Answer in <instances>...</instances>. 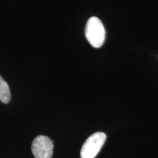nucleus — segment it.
<instances>
[{
	"instance_id": "obj_1",
	"label": "nucleus",
	"mask_w": 158,
	"mask_h": 158,
	"mask_svg": "<svg viewBox=\"0 0 158 158\" xmlns=\"http://www.w3.org/2000/svg\"><path fill=\"white\" fill-rule=\"evenodd\" d=\"M86 39L94 48H100L106 39V29L102 21L95 16L91 17L87 21L85 29Z\"/></svg>"
},
{
	"instance_id": "obj_2",
	"label": "nucleus",
	"mask_w": 158,
	"mask_h": 158,
	"mask_svg": "<svg viewBox=\"0 0 158 158\" xmlns=\"http://www.w3.org/2000/svg\"><path fill=\"white\" fill-rule=\"evenodd\" d=\"M106 140V135L102 132H97L91 135L81 149V158H94L100 151Z\"/></svg>"
},
{
	"instance_id": "obj_3",
	"label": "nucleus",
	"mask_w": 158,
	"mask_h": 158,
	"mask_svg": "<svg viewBox=\"0 0 158 158\" xmlns=\"http://www.w3.org/2000/svg\"><path fill=\"white\" fill-rule=\"evenodd\" d=\"M53 149L51 140L45 135L37 136L31 144V152L35 158H51Z\"/></svg>"
},
{
	"instance_id": "obj_4",
	"label": "nucleus",
	"mask_w": 158,
	"mask_h": 158,
	"mask_svg": "<svg viewBox=\"0 0 158 158\" xmlns=\"http://www.w3.org/2000/svg\"><path fill=\"white\" fill-rule=\"evenodd\" d=\"M10 98V91L8 84L0 76V101L3 103H8Z\"/></svg>"
}]
</instances>
